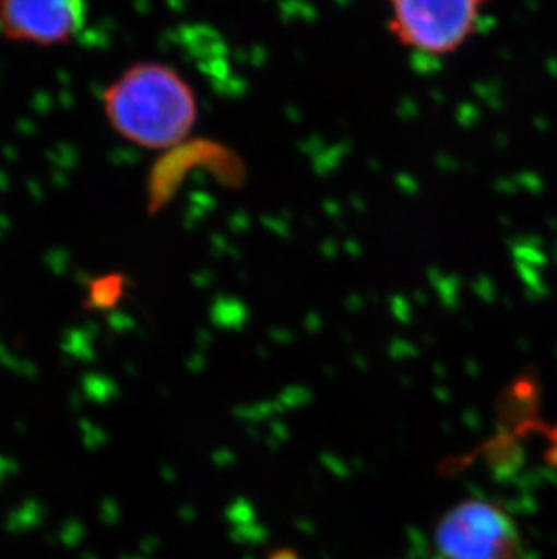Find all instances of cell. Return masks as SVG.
Here are the masks:
<instances>
[{
	"label": "cell",
	"instance_id": "cell-6",
	"mask_svg": "<svg viewBox=\"0 0 557 559\" xmlns=\"http://www.w3.org/2000/svg\"><path fill=\"white\" fill-rule=\"evenodd\" d=\"M270 559H299L297 555H295L294 550L289 549H281L274 555L270 556Z\"/></svg>",
	"mask_w": 557,
	"mask_h": 559
},
{
	"label": "cell",
	"instance_id": "cell-1",
	"mask_svg": "<svg viewBox=\"0 0 557 559\" xmlns=\"http://www.w3.org/2000/svg\"><path fill=\"white\" fill-rule=\"evenodd\" d=\"M104 109L121 138L154 151L183 142L198 120L192 85L162 62H138L127 68L106 91Z\"/></svg>",
	"mask_w": 557,
	"mask_h": 559
},
{
	"label": "cell",
	"instance_id": "cell-5",
	"mask_svg": "<svg viewBox=\"0 0 557 559\" xmlns=\"http://www.w3.org/2000/svg\"><path fill=\"white\" fill-rule=\"evenodd\" d=\"M123 294H126L123 275H104L91 283L85 302L93 310H109L123 299Z\"/></svg>",
	"mask_w": 557,
	"mask_h": 559
},
{
	"label": "cell",
	"instance_id": "cell-3",
	"mask_svg": "<svg viewBox=\"0 0 557 559\" xmlns=\"http://www.w3.org/2000/svg\"><path fill=\"white\" fill-rule=\"evenodd\" d=\"M440 559H520V528L509 512L487 500L460 501L432 531Z\"/></svg>",
	"mask_w": 557,
	"mask_h": 559
},
{
	"label": "cell",
	"instance_id": "cell-4",
	"mask_svg": "<svg viewBox=\"0 0 557 559\" xmlns=\"http://www.w3.org/2000/svg\"><path fill=\"white\" fill-rule=\"evenodd\" d=\"M87 16L85 0H0V32L11 43L62 46Z\"/></svg>",
	"mask_w": 557,
	"mask_h": 559
},
{
	"label": "cell",
	"instance_id": "cell-2",
	"mask_svg": "<svg viewBox=\"0 0 557 559\" xmlns=\"http://www.w3.org/2000/svg\"><path fill=\"white\" fill-rule=\"evenodd\" d=\"M388 32L402 48L427 55H454L478 32L489 0H386Z\"/></svg>",
	"mask_w": 557,
	"mask_h": 559
}]
</instances>
